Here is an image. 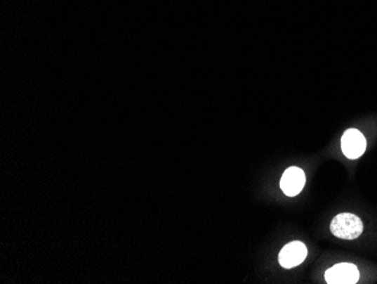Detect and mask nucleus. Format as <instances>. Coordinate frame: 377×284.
I'll return each instance as SVG.
<instances>
[{
  "mask_svg": "<svg viewBox=\"0 0 377 284\" xmlns=\"http://www.w3.org/2000/svg\"><path fill=\"white\" fill-rule=\"evenodd\" d=\"M307 248L300 241H293L286 245L279 252V264L284 269H293L305 261Z\"/></svg>",
  "mask_w": 377,
  "mask_h": 284,
  "instance_id": "39448f33",
  "label": "nucleus"
},
{
  "mask_svg": "<svg viewBox=\"0 0 377 284\" xmlns=\"http://www.w3.org/2000/svg\"><path fill=\"white\" fill-rule=\"evenodd\" d=\"M359 271L352 263H340L326 272V281L329 284H355L359 280Z\"/></svg>",
  "mask_w": 377,
  "mask_h": 284,
  "instance_id": "7ed1b4c3",
  "label": "nucleus"
},
{
  "mask_svg": "<svg viewBox=\"0 0 377 284\" xmlns=\"http://www.w3.org/2000/svg\"><path fill=\"white\" fill-rule=\"evenodd\" d=\"M366 146L367 142L365 136L355 128L345 131L341 137V150L348 159L355 160L362 157L365 153Z\"/></svg>",
  "mask_w": 377,
  "mask_h": 284,
  "instance_id": "f03ea898",
  "label": "nucleus"
},
{
  "mask_svg": "<svg viewBox=\"0 0 377 284\" xmlns=\"http://www.w3.org/2000/svg\"><path fill=\"white\" fill-rule=\"evenodd\" d=\"M330 229L338 238L352 240L363 233L364 226L357 215L341 213L332 220Z\"/></svg>",
  "mask_w": 377,
  "mask_h": 284,
  "instance_id": "f257e3e1",
  "label": "nucleus"
},
{
  "mask_svg": "<svg viewBox=\"0 0 377 284\" xmlns=\"http://www.w3.org/2000/svg\"><path fill=\"white\" fill-rule=\"evenodd\" d=\"M305 183V172L298 167H291L282 174L280 188L289 198H294L302 192Z\"/></svg>",
  "mask_w": 377,
  "mask_h": 284,
  "instance_id": "20e7f679",
  "label": "nucleus"
}]
</instances>
